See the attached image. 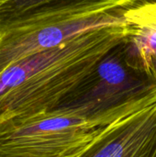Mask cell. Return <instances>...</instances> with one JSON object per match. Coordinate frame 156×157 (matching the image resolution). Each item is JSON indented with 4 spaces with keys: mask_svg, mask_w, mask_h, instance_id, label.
I'll return each instance as SVG.
<instances>
[{
    "mask_svg": "<svg viewBox=\"0 0 156 157\" xmlns=\"http://www.w3.org/2000/svg\"><path fill=\"white\" fill-rule=\"evenodd\" d=\"M137 0H0V30L29 19L61 21Z\"/></svg>",
    "mask_w": 156,
    "mask_h": 157,
    "instance_id": "5b68a950",
    "label": "cell"
},
{
    "mask_svg": "<svg viewBox=\"0 0 156 157\" xmlns=\"http://www.w3.org/2000/svg\"><path fill=\"white\" fill-rule=\"evenodd\" d=\"M124 40L100 60L60 107L74 109L102 128L156 104V85L128 62Z\"/></svg>",
    "mask_w": 156,
    "mask_h": 157,
    "instance_id": "7a4b0ae2",
    "label": "cell"
},
{
    "mask_svg": "<svg viewBox=\"0 0 156 157\" xmlns=\"http://www.w3.org/2000/svg\"><path fill=\"white\" fill-rule=\"evenodd\" d=\"M87 157H156V118L101 139Z\"/></svg>",
    "mask_w": 156,
    "mask_h": 157,
    "instance_id": "8992f818",
    "label": "cell"
},
{
    "mask_svg": "<svg viewBox=\"0 0 156 157\" xmlns=\"http://www.w3.org/2000/svg\"><path fill=\"white\" fill-rule=\"evenodd\" d=\"M127 34L125 22L101 26L6 67L0 73V125L58 109Z\"/></svg>",
    "mask_w": 156,
    "mask_h": 157,
    "instance_id": "6da1fadb",
    "label": "cell"
},
{
    "mask_svg": "<svg viewBox=\"0 0 156 157\" xmlns=\"http://www.w3.org/2000/svg\"><path fill=\"white\" fill-rule=\"evenodd\" d=\"M139 1L61 21L25 20L0 30V73L12 63L58 47L81 32L124 23L126 12Z\"/></svg>",
    "mask_w": 156,
    "mask_h": 157,
    "instance_id": "277c9868",
    "label": "cell"
},
{
    "mask_svg": "<svg viewBox=\"0 0 156 157\" xmlns=\"http://www.w3.org/2000/svg\"><path fill=\"white\" fill-rule=\"evenodd\" d=\"M129 61L133 66L143 70L156 85V52Z\"/></svg>",
    "mask_w": 156,
    "mask_h": 157,
    "instance_id": "52a82bcc",
    "label": "cell"
},
{
    "mask_svg": "<svg viewBox=\"0 0 156 157\" xmlns=\"http://www.w3.org/2000/svg\"><path fill=\"white\" fill-rule=\"evenodd\" d=\"M101 128L60 107L0 125V157H76Z\"/></svg>",
    "mask_w": 156,
    "mask_h": 157,
    "instance_id": "3957f363",
    "label": "cell"
}]
</instances>
